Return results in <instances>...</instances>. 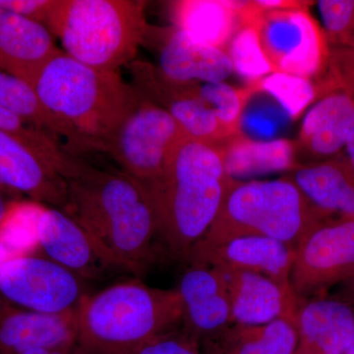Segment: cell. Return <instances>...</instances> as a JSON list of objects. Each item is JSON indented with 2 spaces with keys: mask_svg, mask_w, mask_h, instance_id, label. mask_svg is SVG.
Returning a JSON list of instances; mask_svg holds the SVG:
<instances>
[{
  "mask_svg": "<svg viewBox=\"0 0 354 354\" xmlns=\"http://www.w3.org/2000/svg\"><path fill=\"white\" fill-rule=\"evenodd\" d=\"M328 74L320 92L341 91L354 102V48H333L330 50Z\"/></svg>",
  "mask_w": 354,
  "mask_h": 354,
  "instance_id": "obj_32",
  "label": "cell"
},
{
  "mask_svg": "<svg viewBox=\"0 0 354 354\" xmlns=\"http://www.w3.org/2000/svg\"><path fill=\"white\" fill-rule=\"evenodd\" d=\"M295 255V249L283 242L246 235L216 245L195 247L186 262L256 272L272 279L286 292L295 293L290 281Z\"/></svg>",
  "mask_w": 354,
  "mask_h": 354,
  "instance_id": "obj_13",
  "label": "cell"
},
{
  "mask_svg": "<svg viewBox=\"0 0 354 354\" xmlns=\"http://www.w3.org/2000/svg\"><path fill=\"white\" fill-rule=\"evenodd\" d=\"M32 88L46 108L76 133L86 152H102L139 102L120 72L93 68L64 51L44 67Z\"/></svg>",
  "mask_w": 354,
  "mask_h": 354,
  "instance_id": "obj_3",
  "label": "cell"
},
{
  "mask_svg": "<svg viewBox=\"0 0 354 354\" xmlns=\"http://www.w3.org/2000/svg\"><path fill=\"white\" fill-rule=\"evenodd\" d=\"M53 36L41 23L3 11L0 18V71L32 87L44 67L62 51Z\"/></svg>",
  "mask_w": 354,
  "mask_h": 354,
  "instance_id": "obj_17",
  "label": "cell"
},
{
  "mask_svg": "<svg viewBox=\"0 0 354 354\" xmlns=\"http://www.w3.org/2000/svg\"><path fill=\"white\" fill-rule=\"evenodd\" d=\"M295 327L293 354H344L354 339V312L339 300H311L298 305Z\"/></svg>",
  "mask_w": 354,
  "mask_h": 354,
  "instance_id": "obj_18",
  "label": "cell"
},
{
  "mask_svg": "<svg viewBox=\"0 0 354 354\" xmlns=\"http://www.w3.org/2000/svg\"><path fill=\"white\" fill-rule=\"evenodd\" d=\"M354 127V102L341 91H332L309 109L300 130V141L316 158H335L346 146Z\"/></svg>",
  "mask_w": 354,
  "mask_h": 354,
  "instance_id": "obj_20",
  "label": "cell"
},
{
  "mask_svg": "<svg viewBox=\"0 0 354 354\" xmlns=\"http://www.w3.org/2000/svg\"><path fill=\"white\" fill-rule=\"evenodd\" d=\"M234 183L225 171L218 147L190 138L179 145L165 176L147 190L157 218L158 236L174 258L187 261Z\"/></svg>",
  "mask_w": 354,
  "mask_h": 354,
  "instance_id": "obj_2",
  "label": "cell"
},
{
  "mask_svg": "<svg viewBox=\"0 0 354 354\" xmlns=\"http://www.w3.org/2000/svg\"><path fill=\"white\" fill-rule=\"evenodd\" d=\"M250 92L239 91L225 82L198 86V94L206 102L230 137L239 134L242 114Z\"/></svg>",
  "mask_w": 354,
  "mask_h": 354,
  "instance_id": "obj_29",
  "label": "cell"
},
{
  "mask_svg": "<svg viewBox=\"0 0 354 354\" xmlns=\"http://www.w3.org/2000/svg\"><path fill=\"white\" fill-rule=\"evenodd\" d=\"M158 69L176 83L225 82L234 72L227 51L196 41L176 28L162 46Z\"/></svg>",
  "mask_w": 354,
  "mask_h": 354,
  "instance_id": "obj_19",
  "label": "cell"
},
{
  "mask_svg": "<svg viewBox=\"0 0 354 354\" xmlns=\"http://www.w3.org/2000/svg\"><path fill=\"white\" fill-rule=\"evenodd\" d=\"M130 354H203L196 339L183 329L169 330L151 339Z\"/></svg>",
  "mask_w": 354,
  "mask_h": 354,
  "instance_id": "obj_33",
  "label": "cell"
},
{
  "mask_svg": "<svg viewBox=\"0 0 354 354\" xmlns=\"http://www.w3.org/2000/svg\"><path fill=\"white\" fill-rule=\"evenodd\" d=\"M2 13H3V10H2L1 8H0V18H1Z\"/></svg>",
  "mask_w": 354,
  "mask_h": 354,
  "instance_id": "obj_39",
  "label": "cell"
},
{
  "mask_svg": "<svg viewBox=\"0 0 354 354\" xmlns=\"http://www.w3.org/2000/svg\"><path fill=\"white\" fill-rule=\"evenodd\" d=\"M221 151L225 171L232 178L295 167L293 146L286 139L257 141L235 135Z\"/></svg>",
  "mask_w": 354,
  "mask_h": 354,
  "instance_id": "obj_25",
  "label": "cell"
},
{
  "mask_svg": "<svg viewBox=\"0 0 354 354\" xmlns=\"http://www.w3.org/2000/svg\"><path fill=\"white\" fill-rule=\"evenodd\" d=\"M0 187L28 195L34 201L64 209L67 202L64 177L19 140L0 131Z\"/></svg>",
  "mask_w": 354,
  "mask_h": 354,
  "instance_id": "obj_14",
  "label": "cell"
},
{
  "mask_svg": "<svg viewBox=\"0 0 354 354\" xmlns=\"http://www.w3.org/2000/svg\"><path fill=\"white\" fill-rule=\"evenodd\" d=\"M0 131L6 132L19 140L28 148L48 160L64 177L73 164L75 156L71 155L62 146L57 145L53 136L30 124L1 106Z\"/></svg>",
  "mask_w": 354,
  "mask_h": 354,
  "instance_id": "obj_28",
  "label": "cell"
},
{
  "mask_svg": "<svg viewBox=\"0 0 354 354\" xmlns=\"http://www.w3.org/2000/svg\"><path fill=\"white\" fill-rule=\"evenodd\" d=\"M216 268L225 279L234 324L258 326L285 318L295 325L299 299L295 293L286 292L263 274Z\"/></svg>",
  "mask_w": 354,
  "mask_h": 354,
  "instance_id": "obj_15",
  "label": "cell"
},
{
  "mask_svg": "<svg viewBox=\"0 0 354 354\" xmlns=\"http://www.w3.org/2000/svg\"><path fill=\"white\" fill-rule=\"evenodd\" d=\"M181 321L176 288L121 281L83 298L77 308L76 344L85 354H130L177 329Z\"/></svg>",
  "mask_w": 354,
  "mask_h": 354,
  "instance_id": "obj_4",
  "label": "cell"
},
{
  "mask_svg": "<svg viewBox=\"0 0 354 354\" xmlns=\"http://www.w3.org/2000/svg\"><path fill=\"white\" fill-rule=\"evenodd\" d=\"M0 106L53 138L64 137L68 142L67 152L71 155L77 157L78 153L86 152L85 146L76 133L46 108L30 84L1 71Z\"/></svg>",
  "mask_w": 354,
  "mask_h": 354,
  "instance_id": "obj_24",
  "label": "cell"
},
{
  "mask_svg": "<svg viewBox=\"0 0 354 354\" xmlns=\"http://www.w3.org/2000/svg\"><path fill=\"white\" fill-rule=\"evenodd\" d=\"M55 0H0V8L44 24Z\"/></svg>",
  "mask_w": 354,
  "mask_h": 354,
  "instance_id": "obj_34",
  "label": "cell"
},
{
  "mask_svg": "<svg viewBox=\"0 0 354 354\" xmlns=\"http://www.w3.org/2000/svg\"><path fill=\"white\" fill-rule=\"evenodd\" d=\"M344 150H346V156H342L346 160V164L351 167V171L354 174V127L349 133L348 140H346V146H344Z\"/></svg>",
  "mask_w": 354,
  "mask_h": 354,
  "instance_id": "obj_36",
  "label": "cell"
},
{
  "mask_svg": "<svg viewBox=\"0 0 354 354\" xmlns=\"http://www.w3.org/2000/svg\"><path fill=\"white\" fill-rule=\"evenodd\" d=\"M77 310L44 314L0 297V354H23L32 349L76 342Z\"/></svg>",
  "mask_w": 354,
  "mask_h": 354,
  "instance_id": "obj_16",
  "label": "cell"
},
{
  "mask_svg": "<svg viewBox=\"0 0 354 354\" xmlns=\"http://www.w3.org/2000/svg\"><path fill=\"white\" fill-rule=\"evenodd\" d=\"M34 232L48 259L84 281L104 278L111 272H127L82 225L62 209H39Z\"/></svg>",
  "mask_w": 354,
  "mask_h": 354,
  "instance_id": "obj_11",
  "label": "cell"
},
{
  "mask_svg": "<svg viewBox=\"0 0 354 354\" xmlns=\"http://www.w3.org/2000/svg\"><path fill=\"white\" fill-rule=\"evenodd\" d=\"M286 120H290L278 104H256L247 106L242 114L241 129L245 131L247 138L257 141L276 139L279 128Z\"/></svg>",
  "mask_w": 354,
  "mask_h": 354,
  "instance_id": "obj_31",
  "label": "cell"
},
{
  "mask_svg": "<svg viewBox=\"0 0 354 354\" xmlns=\"http://www.w3.org/2000/svg\"><path fill=\"white\" fill-rule=\"evenodd\" d=\"M332 216L314 206L290 178L235 180L213 225L195 247L258 235L283 242L295 250L305 235Z\"/></svg>",
  "mask_w": 354,
  "mask_h": 354,
  "instance_id": "obj_6",
  "label": "cell"
},
{
  "mask_svg": "<svg viewBox=\"0 0 354 354\" xmlns=\"http://www.w3.org/2000/svg\"><path fill=\"white\" fill-rule=\"evenodd\" d=\"M84 279L48 258L17 255L0 265V295L44 314L76 311L86 293Z\"/></svg>",
  "mask_w": 354,
  "mask_h": 354,
  "instance_id": "obj_9",
  "label": "cell"
},
{
  "mask_svg": "<svg viewBox=\"0 0 354 354\" xmlns=\"http://www.w3.org/2000/svg\"><path fill=\"white\" fill-rule=\"evenodd\" d=\"M251 26L274 71L311 80L328 68L329 44L306 6L278 10L259 7Z\"/></svg>",
  "mask_w": 354,
  "mask_h": 354,
  "instance_id": "obj_8",
  "label": "cell"
},
{
  "mask_svg": "<svg viewBox=\"0 0 354 354\" xmlns=\"http://www.w3.org/2000/svg\"><path fill=\"white\" fill-rule=\"evenodd\" d=\"M239 1L183 0L171 4L176 29L201 43L225 50L228 41L241 26Z\"/></svg>",
  "mask_w": 354,
  "mask_h": 354,
  "instance_id": "obj_22",
  "label": "cell"
},
{
  "mask_svg": "<svg viewBox=\"0 0 354 354\" xmlns=\"http://www.w3.org/2000/svg\"><path fill=\"white\" fill-rule=\"evenodd\" d=\"M353 278L354 218L326 221L295 248L290 281L298 299Z\"/></svg>",
  "mask_w": 354,
  "mask_h": 354,
  "instance_id": "obj_10",
  "label": "cell"
},
{
  "mask_svg": "<svg viewBox=\"0 0 354 354\" xmlns=\"http://www.w3.org/2000/svg\"><path fill=\"white\" fill-rule=\"evenodd\" d=\"M65 181L67 202L62 211L125 271L143 274L158 237L157 218L145 188L122 171L97 169L78 158Z\"/></svg>",
  "mask_w": 354,
  "mask_h": 354,
  "instance_id": "obj_1",
  "label": "cell"
},
{
  "mask_svg": "<svg viewBox=\"0 0 354 354\" xmlns=\"http://www.w3.org/2000/svg\"><path fill=\"white\" fill-rule=\"evenodd\" d=\"M317 3L328 44L354 48V0H321Z\"/></svg>",
  "mask_w": 354,
  "mask_h": 354,
  "instance_id": "obj_30",
  "label": "cell"
},
{
  "mask_svg": "<svg viewBox=\"0 0 354 354\" xmlns=\"http://www.w3.org/2000/svg\"><path fill=\"white\" fill-rule=\"evenodd\" d=\"M187 138L171 114L139 95L136 108L102 152L147 191L165 176L177 148Z\"/></svg>",
  "mask_w": 354,
  "mask_h": 354,
  "instance_id": "obj_7",
  "label": "cell"
},
{
  "mask_svg": "<svg viewBox=\"0 0 354 354\" xmlns=\"http://www.w3.org/2000/svg\"><path fill=\"white\" fill-rule=\"evenodd\" d=\"M4 188L0 187V225L6 221L9 212L14 204L7 201L6 195H4Z\"/></svg>",
  "mask_w": 354,
  "mask_h": 354,
  "instance_id": "obj_37",
  "label": "cell"
},
{
  "mask_svg": "<svg viewBox=\"0 0 354 354\" xmlns=\"http://www.w3.org/2000/svg\"><path fill=\"white\" fill-rule=\"evenodd\" d=\"M290 179L321 211L354 218V174L342 156L297 167Z\"/></svg>",
  "mask_w": 354,
  "mask_h": 354,
  "instance_id": "obj_21",
  "label": "cell"
},
{
  "mask_svg": "<svg viewBox=\"0 0 354 354\" xmlns=\"http://www.w3.org/2000/svg\"><path fill=\"white\" fill-rule=\"evenodd\" d=\"M23 354H85L79 348L76 342L65 344V346H53V348H43L32 349Z\"/></svg>",
  "mask_w": 354,
  "mask_h": 354,
  "instance_id": "obj_35",
  "label": "cell"
},
{
  "mask_svg": "<svg viewBox=\"0 0 354 354\" xmlns=\"http://www.w3.org/2000/svg\"><path fill=\"white\" fill-rule=\"evenodd\" d=\"M225 51L232 60L234 72L252 86L276 72L266 57L259 35L253 26H239Z\"/></svg>",
  "mask_w": 354,
  "mask_h": 354,
  "instance_id": "obj_26",
  "label": "cell"
},
{
  "mask_svg": "<svg viewBox=\"0 0 354 354\" xmlns=\"http://www.w3.org/2000/svg\"><path fill=\"white\" fill-rule=\"evenodd\" d=\"M297 342L295 323L279 318L264 325L234 324L200 346L203 354H293Z\"/></svg>",
  "mask_w": 354,
  "mask_h": 354,
  "instance_id": "obj_23",
  "label": "cell"
},
{
  "mask_svg": "<svg viewBox=\"0 0 354 354\" xmlns=\"http://www.w3.org/2000/svg\"><path fill=\"white\" fill-rule=\"evenodd\" d=\"M147 2L136 0H55L44 26L64 53L81 64L120 72L134 62L148 34Z\"/></svg>",
  "mask_w": 354,
  "mask_h": 354,
  "instance_id": "obj_5",
  "label": "cell"
},
{
  "mask_svg": "<svg viewBox=\"0 0 354 354\" xmlns=\"http://www.w3.org/2000/svg\"><path fill=\"white\" fill-rule=\"evenodd\" d=\"M344 354H354V339L353 342H351V346H349V348L346 349V353Z\"/></svg>",
  "mask_w": 354,
  "mask_h": 354,
  "instance_id": "obj_38",
  "label": "cell"
},
{
  "mask_svg": "<svg viewBox=\"0 0 354 354\" xmlns=\"http://www.w3.org/2000/svg\"><path fill=\"white\" fill-rule=\"evenodd\" d=\"M188 265L176 288L183 302L181 329L201 344L234 323L223 272L205 263Z\"/></svg>",
  "mask_w": 354,
  "mask_h": 354,
  "instance_id": "obj_12",
  "label": "cell"
},
{
  "mask_svg": "<svg viewBox=\"0 0 354 354\" xmlns=\"http://www.w3.org/2000/svg\"><path fill=\"white\" fill-rule=\"evenodd\" d=\"M251 91H259L272 97L290 120H297L319 94V88L310 79L283 72H274L257 84Z\"/></svg>",
  "mask_w": 354,
  "mask_h": 354,
  "instance_id": "obj_27",
  "label": "cell"
}]
</instances>
